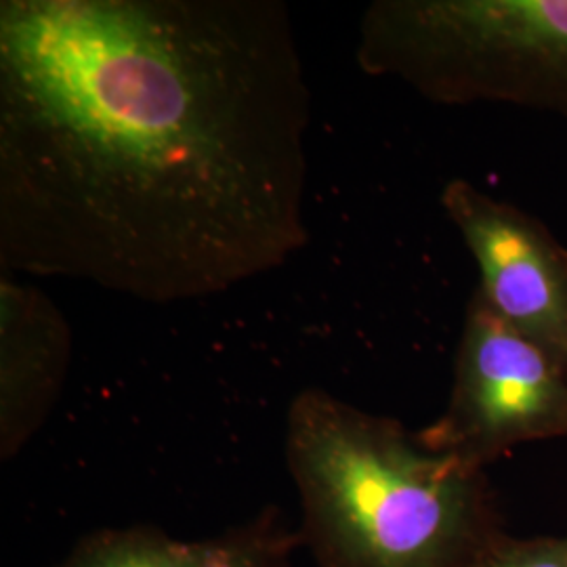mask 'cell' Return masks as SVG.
Returning a JSON list of instances; mask_svg holds the SVG:
<instances>
[{"mask_svg": "<svg viewBox=\"0 0 567 567\" xmlns=\"http://www.w3.org/2000/svg\"><path fill=\"white\" fill-rule=\"evenodd\" d=\"M309 124L280 0H2V271L171 305L280 269Z\"/></svg>", "mask_w": 567, "mask_h": 567, "instance_id": "6da1fadb", "label": "cell"}, {"mask_svg": "<svg viewBox=\"0 0 567 567\" xmlns=\"http://www.w3.org/2000/svg\"><path fill=\"white\" fill-rule=\"evenodd\" d=\"M286 465L318 567H466L507 532L486 468L324 389L292 398Z\"/></svg>", "mask_w": 567, "mask_h": 567, "instance_id": "7a4b0ae2", "label": "cell"}, {"mask_svg": "<svg viewBox=\"0 0 567 567\" xmlns=\"http://www.w3.org/2000/svg\"><path fill=\"white\" fill-rule=\"evenodd\" d=\"M355 60L429 102L567 118V0H377L358 25Z\"/></svg>", "mask_w": 567, "mask_h": 567, "instance_id": "3957f363", "label": "cell"}, {"mask_svg": "<svg viewBox=\"0 0 567 567\" xmlns=\"http://www.w3.org/2000/svg\"><path fill=\"white\" fill-rule=\"evenodd\" d=\"M414 435L429 452L477 468L513 447L567 437V365L475 292L466 305L446 408Z\"/></svg>", "mask_w": 567, "mask_h": 567, "instance_id": "277c9868", "label": "cell"}, {"mask_svg": "<svg viewBox=\"0 0 567 567\" xmlns=\"http://www.w3.org/2000/svg\"><path fill=\"white\" fill-rule=\"evenodd\" d=\"M442 206L480 269V295L507 324L567 365V248L547 225L465 179Z\"/></svg>", "mask_w": 567, "mask_h": 567, "instance_id": "5b68a950", "label": "cell"}, {"mask_svg": "<svg viewBox=\"0 0 567 567\" xmlns=\"http://www.w3.org/2000/svg\"><path fill=\"white\" fill-rule=\"evenodd\" d=\"M72 360L58 303L13 274L0 278V456L11 461L47 423Z\"/></svg>", "mask_w": 567, "mask_h": 567, "instance_id": "8992f818", "label": "cell"}, {"mask_svg": "<svg viewBox=\"0 0 567 567\" xmlns=\"http://www.w3.org/2000/svg\"><path fill=\"white\" fill-rule=\"evenodd\" d=\"M303 547L278 507L203 540L173 538L150 526L103 527L84 534L51 567H292Z\"/></svg>", "mask_w": 567, "mask_h": 567, "instance_id": "52a82bcc", "label": "cell"}, {"mask_svg": "<svg viewBox=\"0 0 567 567\" xmlns=\"http://www.w3.org/2000/svg\"><path fill=\"white\" fill-rule=\"evenodd\" d=\"M466 567H567V534L515 538L505 532Z\"/></svg>", "mask_w": 567, "mask_h": 567, "instance_id": "ba28073f", "label": "cell"}]
</instances>
